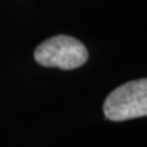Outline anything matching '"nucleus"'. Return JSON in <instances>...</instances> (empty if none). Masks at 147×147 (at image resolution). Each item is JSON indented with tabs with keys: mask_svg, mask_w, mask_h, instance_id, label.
Listing matches in <instances>:
<instances>
[{
	"mask_svg": "<svg viewBox=\"0 0 147 147\" xmlns=\"http://www.w3.org/2000/svg\"><path fill=\"white\" fill-rule=\"evenodd\" d=\"M104 115L110 121H124L147 115V80L136 79L115 89L105 100Z\"/></svg>",
	"mask_w": 147,
	"mask_h": 147,
	"instance_id": "1",
	"label": "nucleus"
},
{
	"mask_svg": "<svg viewBox=\"0 0 147 147\" xmlns=\"http://www.w3.org/2000/svg\"><path fill=\"white\" fill-rule=\"evenodd\" d=\"M34 59L44 67L75 69L87 61L89 52L83 44L74 37L55 36L36 48Z\"/></svg>",
	"mask_w": 147,
	"mask_h": 147,
	"instance_id": "2",
	"label": "nucleus"
}]
</instances>
